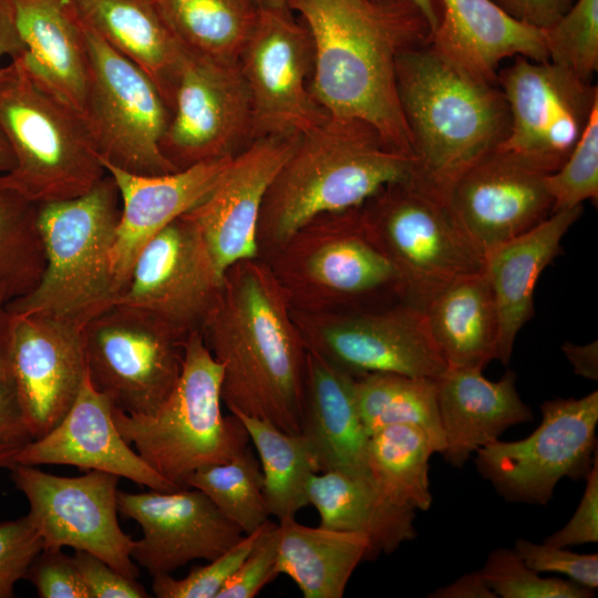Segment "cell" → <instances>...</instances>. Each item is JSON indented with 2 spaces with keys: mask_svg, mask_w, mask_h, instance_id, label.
Listing matches in <instances>:
<instances>
[{
  "mask_svg": "<svg viewBox=\"0 0 598 598\" xmlns=\"http://www.w3.org/2000/svg\"><path fill=\"white\" fill-rule=\"evenodd\" d=\"M313 44L310 89L329 115L373 125L411 156L412 142L396 90V61L429 43L431 29L408 0H286Z\"/></svg>",
  "mask_w": 598,
  "mask_h": 598,
  "instance_id": "obj_1",
  "label": "cell"
},
{
  "mask_svg": "<svg viewBox=\"0 0 598 598\" xmlns=\"http://www.w3.org/2000/svg\"><path fill=\"white\" fill-rule=\"evenodd\" d=\"M291 309L266 260L238 261L225 271L200 334L223 367L220 395L230 413L264 419L297 434L307 349Z\"/></svg>",
  "mask_w": 598,
  "mask_h": 598,
  "instance_id": "obj_2",
  "label": "cell"
},
{
  "mask_svg": "<svg viewBox=\"0 0 598 598\" xmlns=\"http://www.w3.org/2000/svg\"><path fill=\"white\" fill-rule=\"evenodd\" d=\"M414 157L370 123L329 115L300 135L270 184L259 215V256H272L303 225L362 206L383 187L413 178Z\"/></svg>",
  "mask_w": 598,
  "mask_h": 598,
  "instance_id": "obj_3",
  "label": "cell"
},
{
  "mask_svg": "<svg viewBox=\"0 0 598 598\" xmlns=\"http://www.w3.org/2000/svg\"><path fill=\"white\" fill-rule=\"evenodd\" d=\"M396 90L415 161L413 179L447 202L454 182L506 137L509 113L495 83L424 44L396 61Z\"/></svg>",
  "mask_w": 598,
  "mask_h": 598,
  "instance_id": "obj_4",
  "label": "cell"
},
{
  "mask_svg": "<svg viewBox=\"0 0 598 598\" xmlns=\"http://www.w3.org/2000/svg\"><path fill=\"white\" fill-rule=\"evenodd\" d=\"M121 202L113 178L106 175L74 198L38 205V226L45 267L35 288L9 302L11 315L37 313L80 330L116 305L111 250Z\"/></svg>",
  "mask_w": 598,
  "mask_h": 598,
  "instance_id": "obj_5",
  "label": "cell"
},
{
  "mask_svg": "<svg viewBox=\"0 0 598 598\" xmlns=\"http://www.w3.org/2000/svg\"><path fill=\"white\" fill-rule=\"evenodd\" d=\"M0 131L14 159L0 183L32 204L78 197L106 175L83 120L22 56L0 68Z\"/></svg>",
  "mask_w": 598,
  "mask_h": 598,
  "instance_id": "obj_6",
  "label": "cell"
},
{
  "mask_svg": "<svg viewBox=\"0 0 598 598\" xmlns=\"http://www.w3.org/2000/svg\"><path fill=\"white\" fill-rule=\"evenodd\" d=\"M178 381L150 415H133L113 405L122 437L168 481L185 486L197 470L230 461L248 446L249 435L234 414L221 412L223 367L204 343L200 331L186 336Z\"/></svg>",
  "mask_w": 598,
  "mask_h": 598,
  "instance_id": "obj_7",
  "label": "cell"
},
{
  "mask_svg": "<svg viewBox=\"0 0 598 598\" xmlns=\"http://www.w3.org/2000/svg\"><path fill=\"white\" fill-rule=\"evenodd\" d=\"M266 261L299 311L363 310L384 297L401 300L395 269L370 235L361 206L313 218Z\"/></svg>",
  "mask_w": 598,
  "mask_h": 598,
  "instance_id": "obj_8",
  "label": "cell"
},
{
  "mask_svg": "<svg viewBox=\"0 0 598 598\" xmlns=\"http://www.w3.org/2000/svg\"><path fill=\"white\" fill-rule=\"evenodd\" d=\"M361 212L395 269L401 300L423 312L446 287L484 270L485 255L447 202L413 178L383 187Z\"/></svg>",
  "mask_w": 598,
  "mask_h": 598,
  "instance_id": "obj_9",
  "label": "cell"
},
{
  "mask_svg": "<svg viewBox=\"0 0 598 598\" xmlns=\"http://www.w3.org/2000/svg\"><path fill=\"white\" fill-rule=\"evenodd\" d=\"M83 23L87 89L82 120L99 158L134 174L178 171L161 148L171 111L156 85Z\"/></svg>",
  "mask_w": 598,
  "mask_h": 598,
  "instance_id": "obj_10",
  "label": "cell"
},
{
  "mask_svg": "<svg viewBox=\"0 0 598 598\" xmlns=\"http://www.w3.org/2000/svg\"><path fill=\"white\" fill-rule=\"evenodd\" d=\"M540 410L542 422L529 436L496 440L475 452L477 472L508 502L547 505L561 478H586L592 465L598 391L547 400Z\"/></svg>",
  "mask_w": 598,
  "mask_h": 598,
  "instance_id": "obj_11",
  "label": "cell"
},
{
  "mask_svg": "<svg viewBox=\"0 0 598 598\" xmlns=\"http://www.w3.org/2000/svg\"><path fill=\"white\" fill-rule=\"evenodd\" d=\"M82 336L87 377L115 408L150 415L174 390L184 339L150 315L115 305L91 320Z\"/></svg>",
  "mask_w": 598,
  "mask_h": 598,
  "instance_id": "obj_12",
  "label": "cell"
},
{
  "mask_svg": "<svg viewBox=\"0 0 598 598\" xmlns=\"http://www.w3.org/2000/svg\"><path fill=\"white\" fill-rule=\"evenodd\" d=\"M306 349L353 377L396 373L439 380L446 370L425 313L403 301L374 309H291Z\"/></svg>",
  "mask_w": 598,
  "mask_h": 598,
  "instance_id": "obj_13",
  "label": "cell"
},
{
  "mask_svg": "<svg viewBox=\"0 0 598 598\" xmlns=\"http://www.w3.org/2000/svg\"><path fill=\"white\" fill-rule=\"evenodd\" d=\"M238 64L250 97L254 141L300 136L329 116L310 89V33L288 8L257 11Z\"/></svg>",
  "mask_w": 598,
  "mask_h": 598,
  "instance_id": "obj_14",
  "label": "cell"
},
{
  "mask_svg": "<svg viewBox=\"0 0 598 598\" xmlns=\"http://www.w3.org/2000/svg\"><path fill=\"white\" fill-rule=\"evenodd\" d=\"M10 471L16 488L29 503L27 516L42 539V549L89 551L137 579L140 570L132 558L135 540L122 530L117 518L118 476L102 471L59 476L23 464Z\"/></svg>",
  "mask_w": 598,
  "mask_h": 598,
  "instance_id": "obj_15",
  "label": "cell"
},
{
  "mask_svg": "<svg viewBox=\"0 0 598 598\" xmlns=\"http://www.w3.org/2000/svg\"><path fill=\"white\" fill-rule=\"evenodd\" d=\"M507 103L509 128L496 147L550 174L568 158L594 106L598 90L550 61L516 56L497 76Z\"/></svg>",
  "mask_w": 598,
  "mask_h": 598,
  "instance_id": "obj_16",
  "label": "cell"
},
{
  "mask_svg": "<svg viewBox=\"0 0 598 598\" xmlns=\"http://www.w3.org/2000/svg\"><path fill=\"white\" fill-rule=\"evenodd\" d=\"M252 138L251 103L238 62L183 49L171 120L161 148L179 171L234 157Z\"/></svg>",
  "mask_w": 598,
  "mask_h": 598,
  "instance_id": "obj_17",
  "label": "cell"
},
{
  "mask_svg": "<svg viewBox=\"0 0 598 598\" xmlns=\"http://www.w3.org/2000/svg\"><path fill=\"white\" fill-rule=\"evenodd\" d=\"M223 277L203 236L182 215L141 250L116 305L136 308L185 339L200 331Z\"/></svg>",
  "mask_w": 598,
  "mask_h": 598,
  "instance_id": "obj_18",
  "label": "cell"
},
{
  "mask_svg": "<svg viewBox=\"0 0 598 598\" xmlns=\"http://www.w3.org/2000/svg\"><path fill=\"white\" fill-rule=\"evenodd\" d=\"M118 514L142 528L132 558L152 576L172 574L195 559L212 560L236 545L243 530L200 489L117 492Z\"/></svg>",
  "mask_w": 598,
  "mask_h": 598,
  "instance_id": "obj_19",
  "label": "cell"
},
{
  "mask_svg": "<svg viewBox=\"0 0 598 598\" xmlns=\"http://www.w3.org/2000/svg\"><path fill=\"white\" fill-rule=\"evenodd\" d=\"M11 316V382L38 439L62 420L81 390L86 375L82 330L43 315Z\"/></svg>",
  "mask_w": 598,
  "mask_h": 598,
  "instance_id": "obj_20",
  "label": "cell"
},
{
  "mask_svg": "<svg viewBox=\"0 0 598 598\" xmlns=\"http://www.w3.org/2000/svg\"><path fill=\"white\" fill-rule=\"evenodd\" d=\"M300 136H266L233 157L212 190L183 216L203 236L218 271L259 258L258 220L266 193Z\"/></svg>",
  "mask_w": 598,
  "mask_h": 598,
  "instance_id": "obj_21",
  "label": "cell"
},
{
  "mask_svg": "<svg viewBox=\"0 0 598 598\" xmlns=\"http://www.w3.org/2000/svg\"><path fill=\"white\" fill-rule=\"evenodd\" d=\"M545 175L495 148L454 182L447 204L486 257L551 214L553 199Z\"/></svg>",
  "mask_w": 598,
  "mask_h": 598,
  "instance_id": "obj_22",
  "label": "cell"
},
{
  "mask_svg": "<svg viewBox=\"0 0 598 598\" xmlns=\"http://www.w3.org/2000/svg\"><path fill=\"white\" fill-rule=\"evenodd\" d=\"M113 404L86 375L81 390L62 420L41 437L32 440L17 455L16 464L76 466L102 471L150 489L174 492L182 486L153 470L120 434Z\"/></svg>",
  "mask_w": 598,
  "mask_h": 598,
  "instance_id": "obj_23",
  "label": "cell"
},
{
  "mask_svg": "<svg viewBox=\"0 0 598 598\" xmlns=\"http://www.w3.org/2000/svg\"><path fill=\"white\" fill-rule=\"evenodd\" d=\"M231 159L206 161L159 175L134 174L100 159L115 182L121 202L111 250L112 270L121 292L145 245L196 206L216 185Z\"/></svg>",
  "mask_w": 598,
  "mask_h": 598,
  "instance_id": "obj_24",
  "label": "cell"
},
{
  "mask_svg": "<svg viewBox=\"0 0 598 598\" xmlns=\"http://www.w3.org/2000/svg\"><path fill=\"white\" fill-rule=\"evenodd\" d=\"M440 2V20L429 45L468 75L495 83L506 58L548 61L544 31L513 18L493 0Z\"/></svg>",
  "mask_w": 598,
  "mask_h": 598,
  "instance_id": "obj_25",
  "label": "cell"
},
{
  "mask_svg": "<svg viewBox=\"0 0 598 598\" xmlns=\"http://www.w3.org/2000/svg\"><path fill=\"white\" fill-rule=\"evenodd\" d=\"M480 368L447 367L437 380V403L445 439L443 456L462 468L478 448L499 440L511 426L532 421L522 400L514 371L498 381L486 379Z\"/></svg>",
  "mask_w": 598,
  "mask_h": 598,
  "instance_id": "obj_26",
  "label": "cell"
},
{
  "mask_svg": "<svg viewBox=\"0 0 598 598\" xmlns=\"http://www.w3.org/2000/svg\"><path fill=\"white\" fill-rule=\"evenodd\" d=\"M300 433L318 473L338 471L370 478L369 435L357 406L354 377L309 350Z\"/></svg>",
  "mask_w": 598,
  "mask_h": 598,
  "instance_id": "obj_27",
  "label": "cell"
},
{
  "mask_svg": "<svg viewBox=\"0 0 598 598\" xmlns=\"http://www.w3.org/2000/svg\"><path fill=\"white\" fill-rule=\"evenodd\" d=\"M582 213V205L559 209L485 257L484 271L499 315L496 360L509 363L519 330L533 317L534 290L543 270L560 249V241Z\"/></svg>",
  "mask_w": 598,
  "mask_h": 598,
  "instance_id": "obj_28",
  "label": "cell"
},
{
  "mask_svg": "<svg viewBox=\"0 0 598 598\" xmlns=\"http://www.w3.org/2000/svg\"><path fill=\"white\" fill-rule=\"evenodd\" d=\"M27 65L81 118L87 89L84 23L74 0H12Z\"/></svg>",
  "mask_w": 598,
  "mask_h": 598,
  "instance_id": "obj_29",
  "label": "cell"
},
{
  "mask_svg": "<svg viewBox=\"0 0 598 598\" xmlns=\"http://www.w3.org/2000/svg\"><path fill=\"white\" fill-rule=\"evenodd\" d=\"M74 2L82 20L153 81L171 111L183 48L152 0Z\"/></svg>",
  "mask_w": 598,
  "mask_h": 598,
  "instance_id": "obj_30",
  "label": "cell"
},
{
  "mask_svg": "<svg viewBox=\"0 0 598 598\" xmlns=\"http://www.w3.org/2000/svg\"><path fill=\"white\" fill-rule=\"evenodd\" d=\"M308 502L320 515V526L365 535L375 556L392 554L416 537V511L383 495L370 478L338 471L315 473Z\"/></svg>",
  "mask_w": 598,
  "mask_h": 598,
  "instance_id": "obj_31",
  "label": "cell"
},
{
  "mask_svg": "<svg viewBox=\"0 0 598 598\" xmlns=\"http://www.w3.org/2000/svg\"><path fill=\"white\" fill-rule=\"evenodd\" d=\"M424 313L447 367L484 369L496 359L499 315L484 270L446 287Z\"/></svg>",
  "mask_w": 598,
  "mask_h": 598,
  "instance_id": "obj_32",
  "label": "cell"
},
{
  "mask_svg": "<svg viewBox=\"0 0 598 598\" xmlns=\"http://www.w3.org/2000/svg\"><path fill=\"white\" fill-rule=\"evenodd\" d=\"M375 557L360 533L309 527L288 517L278 523L277 574L286 575L305 598H341L354 569Z\"/></svg>",
  "mask_w": 598,
  "mask_h": 598,
  "instance_id": "obj_33",
  "label": "cell"
},
{
  "mask_svg": "<svg viewBox=\"0 0 598 598\" xmlns=\"http://www.w3.org/2000/svg\"><path fill=\"white\" fill-rule=\"evenodd\" d=\"M358 411L370 436L375 431L395 424L423 429L435 452L443 454L437 380L396 373H368L354 377Z\"/></svg>",
  "mask_w": 598,
  "mask_h": 598,
  "instance_id": "obj_34",
  "label": "cell"
},
{
  "mask_svg": "<svg viewBox=\"0 0 598 598\" xmlns=\"http://www.w3.org/2000/svg\"><path fill=\"white\" fill-rule=\"evenodd\" d=\"M152 2L183 49L226 62H238L257 13L241 0Z\"/></svg>",
  "mask_w": 598,
  "mask_h": 598,
  "instance_id": "obj_35",
  "label": "cell"
},
{
  "mask_svg": "<svg viewBox=\"0 0 598 598\" xmlns=\"http://www.w3.org/2000/svg\"><path fill=\"white\" fill-rule=\"evenodd\" d=\"M435 447L427 433L414 425L395 424L369 436L370 480L392 502L414 511L432 504L429 461Z\"/></svg>",
  "mask_w": 598,
  "mask_h": 598,
  "instance_id": "obj_36",
  "label": "cell"
},
{
  "mask_svg": "<svg viewBox=\"0 0 598 598\" xmlns=\"http://www.w3.org/2000/svg\"><path fill=\"white\" fill-rule=\"evenodd\" d=\"M244 424L260 460L264 497L270 515L278 520L295 517L309 505L308 485L318 473L312 452L301 433L281 431L271 422L231 413Z\"/></svg>",
  "mask_w": 598,
  "mask_h": 598,
  "instance_id": "obj_37",
  "label": "cell"
},
{
  "mask_svg": "<svg viewBox=\"0 0 598 598\" xmlns=\"http://www.w3.org/2000/svg\"><path fill=\"white\" fill-rule=\"evenodd\" d=\"M44 267L38 205L0 183V303L32 291Z\"/></svg>",
  "mask_w": 598,
  "mask_h": 598,
  "instance_id": "obj_38",
  "label": "cell"
},
{
  "mask_svg": "<svg viewBox=\"0 0 598 598\" xmlns=\"http://www.w3.org/2000/svg\"><path fill=\"white\" fill-rule=\"evenodd\" d=\"M185 486L205 493L245 535L260 528L270 516L261 467L249 446L228 462L197 470Z\"/></svg>",
  "mask_w": 598,
  "mask_h": 598,
  "instance_id": "obj_39",
  "label": "cell"
},
{
  "mask_svg": "<svg viewBox=\"0 0 598 598\" xmlns=\"http://www.w3.org/2000/svg\"><path fill=\"white\" fill-rule=\"evenodd\" d=\"M548 61L590 82L598 66V0H574L543 30Z\"/></svg>",
  "mask_w": 598,
  "mask_h": 598,
  "instance_id": "obj_40",
  "label": "cell"
},
{
  "mask_svg": "<svg viewBox=\"0 0 598 598\" xmlns=\"http://www.w3.org/2000/svg\"><path fill=\"white\" fill-rule=\"evenodd\" d=\"M481 575L488 588L502 598H589L594 590L569 579L544 578L509 548L492 550Z\"/></svg>",
  "mask_w": 598,
  "mask_h": 598,
  "instance_id": "obj_41",
  "label": "cell"
},
{
  "mask_svg": "<svg viewBox=\"0 0 598 598\" xmlns=\"http://www.w3.org/2000/svg\"><path fill=\"white\" fill-rule=\"evenodd\" d=\"M545 186L553 199L551 213L579 206L598 198V103L566 162L545 175Z\"/></svg>",
  "mask_w": 598,
  "mask_h": 598,
  "instance_id": "obj_42",
  "label": "cell"
},
{
  "mask_svg": "<svg viewBox=\"0 0 598 598\" xmlns=\"http://www.w3.org/2000/svg\"><path fill=\"white\" fill-rule=\"evenodd\" d=\"M260 528L245 535L207 565L193 568L182 579H176L171 574L153 577V594L158 598H216L252 549Z\"/></svg>",
  "mask_w": 598,
  "mask_h": 598,
  "instance_id": "obj_43",
  "label": "cell"
},
{
  "mask_svg": "<svg viewBox=\"0 0 598 598\" xmlns=\"http://www.w3.org/2000/svg\"><path fill=\"white\" fill-rule=\"evenodd\" d=\"M278 524L261 526L252 549L216 598H254L278 574L276 570Z\"/></svg>",
  "mask_w": 598,
  "mask_h": 598,
  "instance_id": "obj_44",
  "label": "cell"
},
{
  "mask_svg": "<svg viewBox=\"0 0 598 598\" xmlns=\"http://www.w3.org/2000/svg\"><path fill=\"white\" fill-rule=\"evenodd\" d=\"M43 543L29 517L0 522V598L14 597L16 584L25 577Z\"/></svg>",
  "mask_w": 598,
  "mask_h": 598,
  "instance_id": "obj_45",
  "label": "cell"
},
{
  "mask_svg": "<svg viewBox=\"0 0 598 598\" xmlns=\"http://www.w3.org/2000/svg\"><path fill=\"white\" fill-rule=\"evenodd\" d=\"M513 549L527 566L538 573H558L591 590L598 587L597 554H578L566 547L536 544L524 538L517 539Z\"/></svg>",
  "mask_w": 598,
  "mask_h": 598,
  "instance_id": "obj_46",
  "label": "cell"
},
{
  "mask_svg": "<svg viewBox=\"0 0 598 598\" xmlns=\"http://www.w3.org/2000/svg\"><path fill=\"white\" fill-rule=\"evenodd\" d=\"M24 578L33 584L40 598H90L73 558L62 549H42Z\"/></svg>",
  "mask_w": 598,
  "mask_h": 598,
  "instance_id": "obj_47",
  "label": "cell"
},
{
  "mask_svg": "<svg viewBox=\"0 0 598 598\" xmlns=\"http://www.w3.org/2000/svg\"><path fill=\"white\" fill-rule=\"evenodd\" d=\"M73 561L90 598H147L150 595L137 579H131L100 557L75 550Z\"/></svg>",
  "mask_w": 598,
  "mask_h": 598,
  "instance_id": "obj_48",
  "label": "cell"
},
{
  "mask_svg": "<svg viewBox=\"0 0 598 598\" xmlns=\"http://www.w3.org/2000/svg\"><path fill=\"white\" fill-rule=\"evenodd\" d=\"M598 542V450L586 476L582 497L571 518L543 543L568 547Z\"/></svg>",
  "mask_w": 598,
  "mask_h": 598,
  "instance_id": "obj_49",
  "label": "cell"
},
{
  "mask_svg": "<svg viewBox=\"0 0 598 598\" xmlns=\"http://www.w3.org/2000/svg\"><path fill=\"white\" fill-rule=\"evenodd\" d=\"M33 439L19 409L12 382L0 386V468L16 465L17 455Z\"/></svg>",
  "mask_w": 598,
  "mask_h": 598,
  "instance_id": "obj_50",
  "label": "cell"
},
{
  "mask_svg": "<svg viewBox=\"0 0 598 598\" xmlns=\"http://www.w3.org/2000/svg\"><path fill=\"white\" fill-rule=\"evenodd\" d=\"M513 18L545 30L556 22L574 0H493Z\"/></svg>",
  "mask_w": 598,
  "mask_h": 598,
  "instance_id": "obj_51",
  "label": "cell"
},
{
  "mask_svg": "<svg viewBox=\"0 0 598 598\" xmlns=\"http://www.w3.org/2000/svg\"><path fill=\"white\" fill-rule=\"evenodd\" d=\"M24 52L12 0H0V60L4 56L13 60Z\"/></svg>",
  "mask_w": 598,
  "mask_h": 598,
  "instance_id": "obj_52",
  "label": "cell"
},
{
  "mask_svg": "<svg viewBox=\"0 0 598 598\" xmlns=\"http://www.w3.org/2000/svg\"><path fill=\"white\" fill-rule=\"evenodd\" d=\"M432 598H496L485 584L481 571L464 574L453 582L435 589L429 595Z\"/></svg>",
  "mask_w": 598,
  "mask_h": 598,
  "instance_id": "obj_53",
  "label": "cell"
},
{
  "mask_svg": "<svg viewBox=\"0 0 598 598\" xmlns=\"http://www.w3.org/2000/svg\"><path fill=\"white\" fill-rule=\"evenodd\" d=\"M561 351L570 362L575 374L591 381L598 380L597 340L585 344L566 341L561 346Z\"/></svg>",
  "mask_w": 598,
  "mask_h": 598,
  "instance_id": "obj_54",
  "label": "cell"
},
{
  "mask_svg": "<svg viewBox=\"0 0 598 598\" xmlns=\"http://www.w3.org/2000/svg\"><path fill=\"white\" fill-rule=\"evenodd\" d=\"M12 316L0 303V386L11 383L10 342Z\"/></svg>",
  "mask_w": 598,
  "mask_h": 598,
  "instance_id": "obj_55",
  "label": "cell"
},
{
  "mask_svg": "<svg viewBox=\"0 0 598 598\" xmlns=\"http://www.w3.org/2000/svg\"><path fill=\"white\" fill-rule=\"evenodd\" d=\"M412 2L414 6H416L424 18L426 19L430 29L431 34L434 32V30L437 27L439 20H440V13H441V2L440 0H408Z\"/></svg>",
  "mask_w": 598,
  "mask_h": 598,
  "instance_id": "obj_56",
  "label": "cell"
},
{
  "mask_svg": "<svg viewBox=\"0 0 598 598\" xmlns=\"http://www.w3.org/2000/svg\"><path fill=\"white\" fill-rule=\"evenodd\" d=\"M14 164L12 152L0 131V175L9 172Z\"/></svg>",
  "mask_w": 598,
  "mask_h": 598,
  "instance_id": "obj_57",
  "label": "cell"
},
{
  "mask_svg": "<svg viewBox=\"0 0 598 598\" xmlns=\"http://www.w3.org/2000/svg\"><path fill=\"white\" fill-rule=\"evenodd\" d=\"M256 11L288 8L286 0H241Z\"/></svg>",
  "mask_w": 598,
  "mask_h": 598,
  "instance_id": "obj_58",
  "label": "cell"
}]
</instances>
